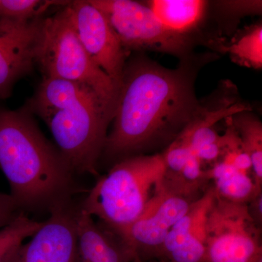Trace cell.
Returning a JSON list of instances; mask_svg holds the SVG:
<instances>
[{"mask_svg":"<svg viewBox=\"0 0 262 262\" xmlns=\"http://www.w3.org/2000/svg\"><path fill=\"white\" fill-rule=\"evenodd\" d=\"M75 262H81V261H78V260H77H77H76V261H75Z\"/></svg>","mask_w":262,"mask_h":262,"instance_id":"cb8c5ba5","label":"cell"},{"mask_svg":"<svg viewBox=\"0 0 262 262\" xmlns=\"http://www.w3.org/2000/svg\"><path fill=\"white\" fill-rule=\"evenodd\" d=\"M223 50L234 62L248 68L262 67V27L253 26Z\"/></svg>","mask_w":262,"mask_h":262,"instance_id":"d6986e66","label":"cell"},{"mask_svg":"<svg viewBox=\"0 0 262 262\" xmlns=\"http://www.w3.org/2000/svg\"><path fill=\"white\" fill-rule=\"evenodd\" d=\"M75 219L78 261L136 262L116 234L96 225L83 208L76 210Z\"/></svg>","mask_w":262,"mask_h":262,"instance_id":"4fadbf2b","label":"cell"},{"mask_svg":"<svg viewBox=\"0 0 262 262\" xmlns=\"http://www.w3.org/2000/svg\"><path fill=\"white\" fill-rule=\"evenodd\" d=\"M2 23V15H1V0H0V24Z\"/></svg>","mask_w":262,"mask_h":262,"instance_id":"603a6c76","label":"cell"},{"mask_svg":"<svg viewBox=\"0 0 262 262\" xmlns=\"http://www.w3.org/2000/svg\"><path fill=\"white\" fill-rule=\"evenodd\" d=\"M251 262H262V255L257 256L254 260H253Z\"/></svg>","mask_w":262,"mask_h":262,"instance_id":"7402d4cb","label":"cell"},{"mask_svg":"<svg viewBox=\"0 0 262 262\" xmlns=\"http://www.w3.org/2000/svg\"><path fill=\"white\" fill-rule=\"evenodd\" d=\"M42 18L23 26L0 24V100L10 97L15 84L35 66L34 51Z\"/></svg>","mask_w":262,"mask_h":262,"instance_id":"8fae6325","label":"cell"},{"mask_svg":"<svg viewBox=\"0 0 262 262\" xmlns=\"http://www.w3.org/2000/svg\"><path fill=\"white\" fill-rule=\"evenodd\" d=\"M69 3L59 0H1L2 22L27 25L44 18L50 10Z\"/></svg>","mask_w":262,"mask_h":262,"instance_id":"e0dca14e","label":"cell"},{"mask_svg":"<svg viewBox=\"0 0 262 262\" xmlns=\"http://www.w3.org/2000/svg\"><path fill=\"white\" fill-rule=\"evenodd\" d=\"M24 106L47 125L74 173L98 175L113 106L89 86L51 78L42 79Z\"/></svg>","mask_w":262,"mask_h":262,"instance_id":"3957f363","label":"cell"},{"mask_svg":"<svg viewBox=\"0 0 262 262\" xmlns=\"http://www.w3.org/2000/svg\"><path fill=\"white\" fill-rule=\"evenodd\" d=\"M21 212L14 198L0 192V228L8 225Z\"/></svg>","mask_w":262,"mask_h":262,"instance_id":"ffe728a7","label":"cell"},{"mask_svg":"<svg viewBox=\"0 0 262 262\" xmlns=\"http://www.w3.org/2000/svg\"><path fill=\"white\" fill-rule=\"evenodd\" d=\"M202 195L186 194L165 183L163 194L153 206L134 223L115 234L136 262L160 260L169 231Z\"/></svg>","mask_w":262,"mask_h":262,"instance_id":"ba28073f","label":"cell"},{"mask_svg":"<svg viewBox=\"0 0 262 262\" xmlns=\"http://www.w3.org/2000/svg\"><path fill=\"white\" fill-rule=\"evenodd\" d=\"M248 111L231 116V125L237 132L245 151L251 159L252 175L258 189H262V125Z\"/></svg>","mask_w":262,"mask_h":262,"instance_id":"2e32d148","label":"cell"},{"mask_svg":"<svg viewBox=\"0 0 262 262\" xmlns=\"http://www.w3.org/2000/svg\"><path fill=\"white\" fill-rule=\"evenodd\" d=\"M209 180H213L215 194L226 201L239 204L248 202L261 192L249 174L241 171L227 162H215L211 168L207 170Z\"/></svg>","mask_w":262,"mask_h":262,"instance_id":"9a60e30c","label":"cell"},{"mask_svg":"<svg viewBox=\"0 0 262 262\" xmlns=\"http://www.w3.org/2000/svg\"><path fill=\"white\" fill-rule=\"evenodd\" d=\"M69 7L76 32L88 55L120 88L129 53L122 47L107 18L90 1H70Z\"/></svg>","mask_w":262,"mask_h":262,"instance_id":"9c48e42d","label":"cell"},{"mask_svg":"<svg viewBox=\"0 0 262 262\" xmlns=\"http://www.w3.org/2000/svg\"><path fill=\"white\" fill-rule=\"evenodd\" d=\"M44 223L32 220L23 211L0 228V262H9L26 239L32 237Z\"/></svg>","mask_w":262,"mask_h":262,"instance_id":"ac0fdd59","label":"cell"},{"mask_svg":"<svg viewBox=\"0 0 262 262\" xmlns=\"http://www.w3.org/2000/svg\"><path fill=\"white\" fill-rule=\"evenodd\" d=\"M215 195L211 186L169 231L160 260L166 262H206L203 222Z\"/></svg>","mask_w":262,"mask_h":262,"instance_id":"7c38bea8","label":"cell"},{"mask_svg":"<svg viewBox=\"0 0 262 262\" xmlns=\"http://www.w3.org/2000/svg\"><path fill=\"white\" fill-rule=\"evenodd\" d=\"M261 228L247 205L215 194L203 222L206 262H251L262 255Z\"/></svg>","mask_w":262,"mask_h":262,"instance_id":"8992f818","label":"cell"},{"mask_svg":"<svg viewBox=\"0 0 262 262\" xmlns=\"http://www.w3.org/2000/svg\"><path fill=\"white\" fill-rule=\"evenodd\" d=\"M0 169L20 209H51L73 192V172L26 106H0Z\"/></svg>","mask_w":262,"mask_h":262,"instance_id":"7a4b0ae2","label":"cell"},{"mask_svg":"<svg viewBox=\"0 0 262 262\" xmlns=\"http://www.w3.org/2000/svg\"><path fill=\"white\" fill-rule=\"evenodd\" d=\"M248 213L258 227H262V191L247 203Z\"/></svg>","mask_w":262,"mask_h":262,"instance_id":"44dd1931","label":"cell"},{"mask_svg":"<svg viewBox=\"0 0 262 262\" xmlns=\"http://www.w3.org/2000/svg\"><path fill=\"white\" fill-rule=\"evenodd\" d=\"M206 5L203 0H152L147 6L164 28L184 36L201 22Z\"/></svg>","mask_w":262,"mask_h":262,"instance_id":"5bb4252c","label":"cell"},{"mask_svg":"<svg viewBox=\"0 0 262 262\" xmlns=\"http://www.w3.org/2000/svg\"><path fill=\"white\" fill-rule=\"evenodd\" d=\"M34 65L42 78L89 86L116 108L120 88L88 55L76 32L69 4L41 20Z\"/></svg>","mask_w":262,"mask_h":262,"instance_id":"5b68a950","label":"cell"},{"mask_svg":"<svg viewBox=\"0 0 262 262\" xmlns=\"http://www.w3.org/2000/svg\"><path fill=\"white\" fill-rule=\"evenodd\" d=\"M165 187L163 154L120 160L98 179L82 208L117 233L149 209Z\"/></svg>","mask_w":262,"mask_h":262,"instance_id":"277c9868","label":"cell"},{"mask_svg":"<svg viewBox=\"0 0 262 262\" xmlns=\"http://www.w3.org/2000/svg\"><path fill=\"white\" fill-rule=\"evenodd\" d=\"M89 1L105 15L127 53L153 50L179 55L187 48L185 36L164 28L147 5L130 0Z\"/></svg>","mask_w":262,"mask_h":262,"instance_id":"52a82bcc","label":"cell"},{"mask_svg":"<svg viewBox=\"0 0 262 262\" xmlns=\"http://www.w3.org/2000/svg\"><path fill=\"white\" fill-rule=\"evenodd\" d=\"M76 210L67 202L52 207L49 218L9 262H75Z\"/></svg>","mask_w":262,"mask_h":262,"instance_id":"30bf717a","label":"cell"},{"mask_svg":"<svg viewBox=\"0 0 262 262\" xmlns=\"http://www.w3.org/2000/svg\"><path fill=\"white\" fill-rule=\"evenodd\" d=\"M202 113L184 72L133 61L125 64L103 152L120 160L134 156L156 141L177 138Z\"/></svg>","mask_w":262,"mask_h":262,"instance_id":"6da1fadb","label":"cell"}]
</instances>
